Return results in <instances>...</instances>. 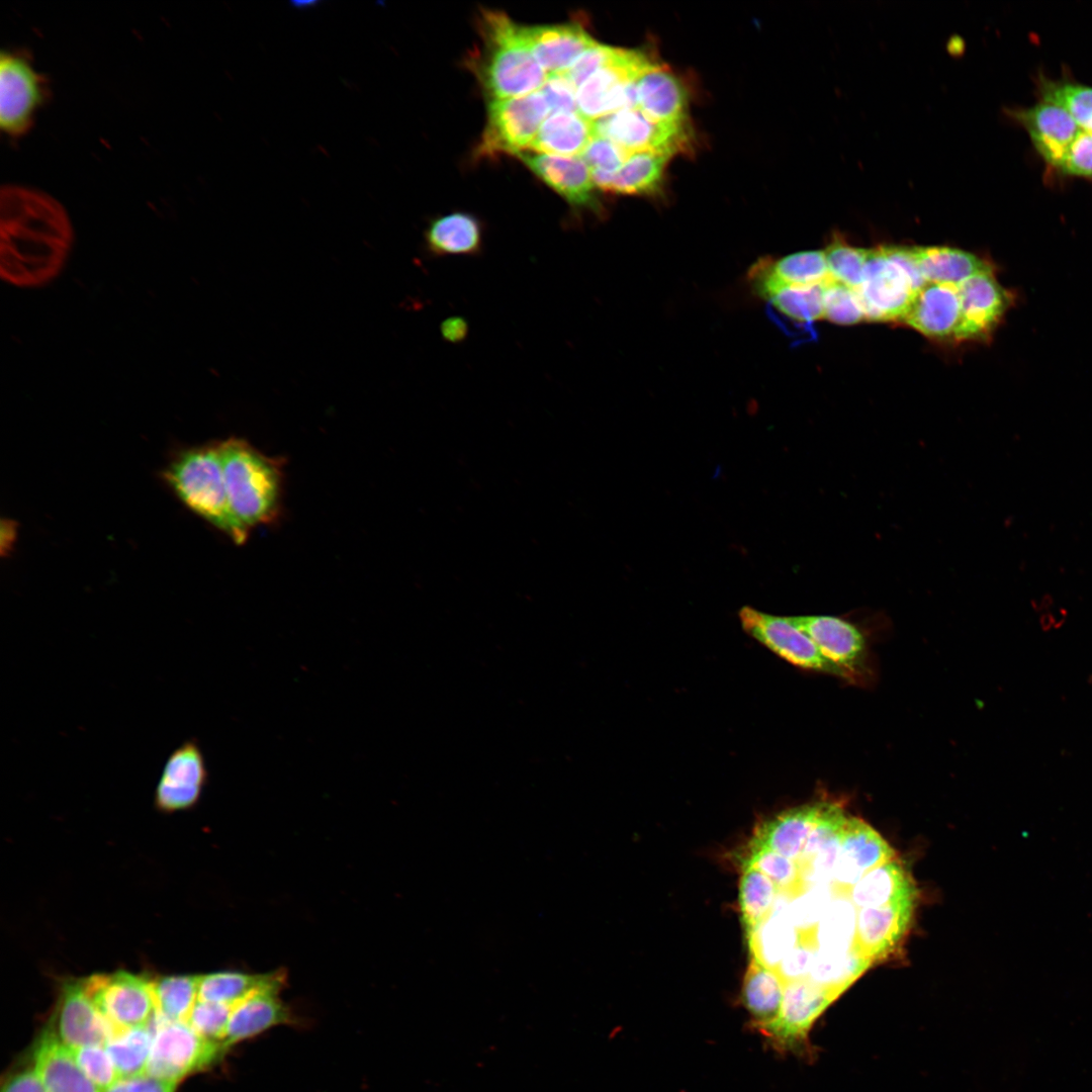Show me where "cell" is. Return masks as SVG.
Returning <instances> with one entry per match:
<instances>
[{
    "instance_id": "1",
    "label": "cell",
    "mask_w": 1092,
    "mask_h": 1092,
    "mask_svg": "<svg viewBox=\"0 0 1092 1092\" xmlns=\"http://www.w3.org/2000/svg\"><path fill=\"white\" fill-rule=\"evenodd\" d=\"M481 44L467 65L490 100L536 92L548 74L533 57L520 25L499 11L482 10L478 18Z\"/></svg>"
},
{
    "instance_id": "2",
    "label": "cell",
    "mask_w": 1092,
    "mask_h": 1092,
    "mask_svg": "<svg viewBox=\"0 0 1092 1092\" xmlns=\"http://www.w3.org/2000/svg\"><path fill=\"white\" fill-rule=\"evenodd\" d=\"M229 506L248 533L281 515L283 459L269 457L243 438L218 443Z\"/></svg>"
},
{
    "instance_id": "3",
    "label": "cell",
    "mask_w": 1092,
    "mask_h": 1092,
    "mask_svg": "<svg viewBox=\"0 0 1092 1092\" xmlns=\"http://www.w3.org/2000/svg\"><path fill=\"white\" fill-rule=\"evenodd\" d=\"M163 476L189 510L236 544L247 541L249 534L235 520L229 506L218 443L179 452Z\"/></svg>"
},
{
    "instance_id": "4",
    "label": "cell",
    "mask_w": 1092,
    "mask_h": 1092,
    "mask_svg": "<svg viewBox=\"0 0 1092 1092\" xmlns=\"http://www.w3.org/2000/svg\"><path fill=\"white\" fill-rule=\"evenodd\" d=\"M924 284L911 247L881 246L869 250L863 279L856 289L867 321H902Z\"/></svg>"
},
{
    "instance_id": "5",
    "label": "cell",
    "mask_w": 1092,
    "mask_h": 1092,
    "mask_svg": "<svg viewBox=\"0 0 1092 1092\" xmlns=\"http://www.w3.org/2000/svg\"><path fill=\"white\" fill-rule=\"evenodd\" d=\"M153 1042L145 1074L178 1082L216 1062L225 1053L220 1043L207 1040L185 1021H171L157 1010L147 1024Z\"/></svg>"
},
{
    "instance_id": "6",
    "label": "cell",
    "mask_w": 1092,
    "mask_h": 1092,
    "mask_svg": "<svg viewBox=\"0 0 1092 1092\" xmlns=\"http://www.w3.org/2000/svg\"><path fill=\"white\" fill-rule=\"evenodd\" d=\"M829 991L809 981L787 984L778 1016L763 1024L748 1026L758 1032L777 1053L810 1058L809 1040L816 1020L836 1000Z\"/></svg>"
},
{
    "instance_id": "7",
    "label": "cell",
    "mask_w": 1092,
    "mask_h": 1092,
    "mask_svg": "<svg viewBox=\"0 0 1092 1092\" xmlns=\"http://www.w3.org/2000/svg\"><path fill=\"white\" fill-rule=\"evenodd\" d=\"M49 81L35 70L25 50L0 55V127L9 138L30 130L39 108L48 101Z\"/></svg>"
},
{
    "instance_id": "8",
    "label": "cell",
    "mask_w": 1092,
    "mask_h": 1092,
    "mask_svg": "<svg viewBox=\"0 0 1092 1092\" xmlns=\"http://www.w3.org/2000/svg\"><path fill=\"white\" fill-rule=\"evenodd\" d=\"M653 64L640 51L617 49L611 62L578 87L577 111L596 120L624 108L637 107V80Z\"/></svg>"
},
{
    "instance_id": "9",
    "label": "cell",
    "mask_w": 1092,
    "mask_h": 1092,
    "mask_svg": "<svg viewBox=\"0 0 1092 1092\" xmlns=\"http://www.w3.org/2000/svg\"><path fill=\"white\" fill-rule=\"evenodd\" d=\"M549 113L540 91L516 98L490 100L477 158L518 155L529 149Z\"/></svg>"
},
{
    "instance_id": "10",
    "label": "cell",
    "mask_w": 1092,
    "mask_h": 1092,
    "mask_svg": "<svg viewBox=\"0 0 1092 1092\" xmlns=\"http://www.w3.org/2000/svg\"><path fill=\"white\" fill-rule=\"evenodd\" d=\"M97 1009L118 1028L144 1026L156 1011L152 981L126 972L95 974L82 979Z\"/></svg>"
},
{
    "instance_id": "11",
    "label": "cell",
    "mask_w": 1092,
    "mask_h": 1092,
    "mask_svg": "<svg viewBox=\"0 0 1092 1092\" xmlns=\"http://www.w3.org/2000/svg\"><path fill=\"white\" fill-rule=\"evenodd\" d=\"M746 633L780 657L801 668L852 678L829 661L791 617H778L744 607L739 613Z\"/></svg>"
},
{
    "instance_id": "12",
    "label": "cell",
    "mask_w": 1092,
    "mask_h": 1092,
    "mask_svg": "<svg viewBox=\"0 0 1092 1092\" xmlns=\"http://www.w3.org/2000/svg\"><path fill=\"white\" fill-rule=\"evenodd\" d=\"M595 135L610 140L629 154L658 152L670 156L689 143V126L656 122L639 108H624L594 120Z\"/></svg>"
},
{
    "instance_id": "13",
    "label": "cell",
    "mask_w": 1092,
    "mask_h": 1092,
    "mask_svg": "<svg viewBox=\"0 0 1092 1092\" xmlns=\"http://www.w3.org/2000/svg\"><path fill=\"white\" fill-rule=\"evenodd\" d=\"M958 291L961 321L954 340L961 341H988L1015 300L994 269L969 277L958 285Z\"/></svg>"
},
{
    "instance_id": "14",
    "label": "cell",
    "mask_w": 1092,
    "mask_h": 1092,
    "mask_svg": "<svg viewBox=\"0 0 1092 1092\" xmlns=\"http://www.w3.org/2000/svg\"><path fill=\"white\" fill-rule=\"evenodd\" d=\"M208 780L206 761L195 738L183 741L168 756L155 790L154 804L163 813L193 808Z\"/></svg>"
},
{
    "instance_id": "15",
    "label": "cell",
    "mask_w": 1092,
    "mask_h": 1092,
    "mask_svg": "<svg viewBox=\"0 0 1092 1092\" xmlns=\"http://www.w3.org/2000/svg\"><path fill=\"white\" fill-rule=\"evenodd\" d=\"M51 1026L67 1048L104 1046L111 1037L122 1030L106 1019L97 1009L87 995L82 979L64 982L54 1024Z\"/></svg>"
},
{
    "instance_id": "16",
    "label": "cell",
    "mask_w": 1092,
    "mask_h": 1092,
    "mask_svg": "<svg viewBox=\"0 0 1092 1092\" xmlns=\"http://www.w3.org/2000/svg\"><path fill=\"white\" fill-rule=\"evenodd\" d=\"M1009 114L1027 131L1033 147L1042 160L1058 170L1069 147L1083 130L1064 107L1045 100Z\"/></svg>"
},
{
    "instance_id": "17",
    "label": "cell",
    "mask_w": 1092,
    "mask_h": 1092,
    "mask_svg": "<svg viewBox=\"0 0 1092 1092\" xmlns=\"http://www.w3.org/2000/svg\"><path fill=\"white\" fill-rule=\"evenodd\" d=\"M915 901L916 898L880 907L859 908L853 948L873 964L889 957L910 927Z\"/></svg>"
},
{
    "instance_id": "18",
    "label": "cell",
    "mask_w": 1092,
    "mask_h": 1092,
    "mask_svg": "<svg viewBox=\"0 0 1092 1092\" xmlns=\"http://www.w3.org/2000/svg\"><path fill=\"white\" fill-rule=\"evenodd\" d=\"M754 292L768 299L781 290L830 280L824 251H804L778 260L761 259L748 274Z\"/></svg>"
},
{
    "instance_id": "19",
    "label": "cell",
    "mask_w": 1092,
    "mask_h": 1092,
    "mask_svg": "<svg viewBox=\"0 0 1092 1092\" xmlns=\"http://www.w3.org/2000/svg\"><path fill=\"white\" fill-rule=\"evenodd\" d=\"M893 858L895 851L878 831L861 819L848 816L832 880L851 891L866 874Z\"/></svg>"
},
{
    "instance_id": "20",
    "label": "cell",
    "mask_w": 1092,
    "mask_h": 1092,
    "mask_svg": "<svg viewBox=\"0 0 1092 1092\" xmlns=\"http://www.w3.org/2000/svg\"><path fill=\"white\" fill-rule=\"evenodd\" d=\"M821 653L853 677L866 658V639L851 623L831 616L791 617Z\"/></svg>"
},
{
    "instance_id": "21",
    "label": "cell",
    "mask_w": 1092,
    "mask_h": 1092,
    "mask_svg": "<svg viewBox=\"0 0 1092 1092\" xmlns=\"http://www.w3.org/2000/svg\"><path fill=\"white\" fill-rule=\"evenodd\" d=\"M516 156L572 206L594 208L598 205L592 171L580 157H560L526 151Z\"/></svg>"
},
{
    "instance_id": "22",
    "label": "cell",
    "mask_w": 1092,
    "mask_h": 1092,
    "mask_svg": "<svg viewBox=\"0 0 1092 1092\" xmlns=\"http://www.w3.org/2000/svg\"><path fill=\"white\" fill-rule=\"evenodd\" d=\"M533 57L548 74H561L596 42L579 23L520 25Z\"/></svg>"
},
{
    "instance_id": "23",
    "label": "cell",
    "mask_w": 1092,
    "mask_h": 1092,
    "mask_svg": "<svg viewBox=\"0 0 1092 1092\" xmlns=\"http://www.w3.org/2000/svg\"><path fill=\"white\" fill-rule=\"evenodd\" d=\"M961 321L958 285L926 283L915 294L901 322L924 336L954 339Z\"/></svg>"
},
{
    "instance_id": "24",
    "label": "cell",
    "mask_w": 1092,
    "mask_h": 1092,
    "mask_svg": "<svg viewBox=\"0 0 1092 1092\" xmlns=\"http://www.w3.org/2000/svg\"><path fill=\"white\" fill-rule=\"evenodd\" d=\"M637 108L652 120L688 126V96L680 81L664 66L653 64L638 78Z\"/></svg>"
},
{
    "instance_id": "25",
    "label": "cell",
    "mask_w": 1092,
    "mask_h": 1092,
    "mask_svg": "<svg viewBox=\"0 0 1092 1092\" xmlns=\"http://www.w3.org/2000/svg\"><path fill=\"white\" fill-rule=\"evenodd\" d=\"M32 1068L47 1092H102L82 1072L51 1025L34 1042Z\"/></svg>"
},
{
    "instance_id": "26",
    "label": "cell",
    "mask_w": 1092,
    "mask_h": 1092,
    "mask_svg": "<svg viewBox=\"0 0 1092 1092\" xmlns=\"http://www.w3.org/2000/svg\"><path fill=\"white\" fill-rule=\"evenodd\" d=\"M283 988L264 989L235 1004L222 1041L224 1051L271 1027L293 1023L291 1010L280 999Z\"/></svg>"
},
{
    "instance_id": "27",
    "label": "cell",
    "mask_w": 1092,
    "mask_h": 1092,
    "mask_svg": "<svg viewBox=\"0 0 1092 1092\" xmlns=\"http://www.w3.org/2000/svg\"><path fill=\"white\" fill-rule=\"evenodd\" d=\"M671 157L658 152L632 153L614 173L590 170L593 181L598 188L616 194H654L661 187Z\"/></svg>"
},
{
    "instance_id": "28",
    "label": "cell",
    "mask_w": 1092,
    "mask_h": 1092,
    "mask_svg": "<svg viewBox=\"0 0 1092 1092\" xmlns=\"http://www.w3.org/2000/svg\"><path fill=\"white\" fill-rule=\"evenodd\" d=\"M425 244L427 251L436 257L476 255L483 244L482 224L469 212H449L430 221Z\"/></svg>"
},
{
    "instance_id": "29",
    "label": "cell",
    "mask_w": 1092,
    "mask_h": 1092,
    "mask_svg": "<svg viewBox=\"0 0 1092 1092\" xmlns=\"http://www.w3.org/2000/svg\"><path fill=\"white\" fill-rule=\"evenodd\" d=\"M917 269L925 283L959 285L994 266L977 255L945 246L911 247Z\"/></svg>"
},
{
    "instance_id": "30",
    "label": "cell",
    "mask_w": 1092,
    "mask_h": 1092,
    "mask_svg": "<svg viewBox=\"0 0 1092 1092\" xmlns=\"http://www.w3.org/2000/svg\"><path fill=\"white\" fill-rule=\"evenodd\" d=\"M594 136V120L578 111L559 112L546 117L529 149L573 158L582 155Z\"/></svg>"
},
{
    "instance_id": "31",
    "label": "cell",
    "mask_w": 1092,
    "mask_h": 1092,
    "mask_svg": "<svg viewBox=\"0 0 1092 1092\" xmlns=\"http://www.w3.org/2000/svg\"><path fill=\"white\" fill-rule=\"evenodd\" d=\"M915 884L906 868L893 858L866 874L851 889L850 900L857 908L880 907L915 899Z\"/></svg>"
},
{
    "instance_id": "32",
    "label": "cell",
    "mask_w": 1092,
    "mask_h": 1092,
    "mask_svg": "<svg viewBox=\"0 0 1092 1092\" xmlns=\"http://www.w3.org/2000/svg\"><path fill=\"white\" fill-rule=\"evenodd\" d=\"M284 971L250 974L239 971H220L199 976L198 999L234 1006L245 998L264 989L283 988Z\"/></svg>"
},
{
    "instance_id": "33",
    "label": "cell",
    "mask_w": 1092,
    "mask_h": 1092,
    "mask_svg": "<svg viewBox=\"0 0 1092 1092\" xmlns=\"http://www.w3.org/2000/svg\"><path fill=\"white\" fill-rule=\"evenodd\" d=\"M873 963L855 948L839 952L817 951L807 981L838 998Z\"/></svg>"
},
{
    "instance_id": "34",
    "label": "cell",
    "mask_w": 1092,
    "mask_h": 1092,
    "mask_svg": "<svg viewBox=\"0 0 1092 1092\" xmlns=\"http://www.w3.org/2000/svg\"><path fill=\"white\" fill-rule=\"evenodd\" d=\"M784 986L771 972L748 964L741 989L744 1008L750 1014L748 1026L774 1020L781 1009Z\"/></svg>"
},
{
    "instance_id": "35",
    "label": "cell",
    "mask_w": 1092,
    "mask_h": 1092,
    "mask_svg": "<svg viewBox=\"0 0 1092 1092\" xmlns=\"http://www.w3.org/2000/svg\"><path fill=\"white\" fill-rule=\"evenodd\" d=\"M855 908L851 900L830 901L814 931L816 952H839L853 947L857 913Z\"/></svg>"
},
{
    "instance_id": "36",
    "label": "cell",
    "mask_w": 1092,
    "mask_h": 1092,
    "mask_svg": "<svg viewBox=\"0 0 1092 1092\" xmlns=\"http://www.w3.org/2000/svg\"><path fill=\"white\" fill-rule=\"evenodd\" d=\"M153 1042L148 1025L125 1028L104 1045L120 1078L145 1074Z\"/></svg>"
},
{
    "instance_id": "37",
    "label": "cell",
    "mask_w": 1092,
    "mask_h": 1092,
    "mask_svg": "<svg viewBox=\"0 0 1092 1092\" xmlns=\"http://www.w3.org/2000/svg\"><path fill=\"white\" fill-rule=\"evenodd\" d=\"M156 1010L171 1021H187L198 999L199 976L177 975L152 981Z\"/></svg>"
},
{
    "instance_id": "38",
    "label": "cell",
    "mask_w": 1092,
    "mask_h": 1092,
    "mask_svg": "<svg viewBox=\"0 0 1092 1092\" xmlns=\"http://www.w3.org/2000/svg\"><path fill=\"white\" fill-rule=\"evenodd\" d=\"M1040 100L1056 103L1075 118L1085 131L1092 134V87L1071 80L1050 79L1040 75L1036 80Z\"/></svg>"
},
{
    "instance_id": "39",
    "label": "cell",
    "mask_w": 1092,
    "mask_h": 1092,
    "mask_svg": "<svg viewBox=\"0 0 1092 1092\" xmlns=\"http://www.w3.org/2000/svg\"><path fill=\"white\" fill-rule=\"evenodd\" d=\"M1 245L8 247L23 261L62 265L69 250L58 242L33 235L13 223H1Z\"/></svg>"
},
{
    "instance_id": "40",
    "label": "cell",
    "mask_w": 1092,
    "mask_h": 1092,
    "mask_svg": "<svg viewBox=\"0 0 1092 1092\" xmlns=\"http://www.w3.org/2000/svg\"><path fill=\"white\" fill-rule=\"evenodd\" d=\"M826 283L787 288L774 294L767 300L777 310L790 318L803 323L814 322L823 318Z\"/></svg>"
},
{
    "instance_id": "41",
    "label": "cell",
    "mask_w": 1092,
    "mask_h": 1092,
    "mask_svg": "<svg viewBox=\"0 0 1092 1092\" xmlns=\"http://www.w3.org/2000/svg\"><path fill=\"white\" fill-rule=\"evenodd\" d=\"M824 253L830 279L857 289L863 279L869 250L834 240Z\"/></svg>"
},
{
    "instance_id": "42",
    "label": "cell",
    "mask_w": 1092,
    "mask_h": 1092,
    "mask_svg": "<svg viewBox=\"0 0 1092 1092\" xmlns=\"http://www.w3.org/2000/svg\"><path fill=\"white\" fill-rule=\"evenodd\" d=\"M823 318L838 325H853L866 321L856 289L830 279L824 289Z\"/></svg>"
},
{
    "instance_id": "43",
    "label": "cell",
    "mask_w": 1092,
    "mask_h": 1092,
    "mask_svg": "<svg viewBox=\"0 0 1092 1092\" xmlns=\"http://www.w3.org/2000/svg\"><path fill=\"white\" fill-rule=\"evenodd\" d=\"M232 1009L229 1004L197 999L186 1022L203 1038L222 1045Z\"/></svg>"
},
{
    "instance_id": "44",
    "label": "cell",
    "mask_w": 1092,
    "mask_h": 1092,
    "mask_svg": "<svg viewBox=\"0 0 1092 1092\" xmlns=\"http://www.w3.org/2000/svg\"><path fill=\"white\" fill-rule=\"evenodd\" d=\"M82 1072L101 1090L113 1085L120 1076L104 1046L68 1048Z\"/></svg>"
},
{
    "instance_id": "45",
    "label": "cell",
    "mask_w": 1092,
    "mask_h": 1092,
    "mask_svg": "<svg viewBox=\"0 0 1092 1092\" xmlns=\"http://www.w3.org/2000/svg\"><path fill=\"white\" fill-rule=\"evenodd\" d=\"M618 48H612L596 41L587 48L563 75L576 89L596 71L607 65L614 58Z\"/></svg>"
},
{
    "instance_id": "46",
    "label": "cell",
    "mask_w": 1092,
    "mask_h": 1092,
    "mask_svg": "<svg viewBox=\"0 0 1092 1092\" xmlns=\"http://www.w3.org/2000/svg\"><path fill=\"white\" fill-rule=\"evenodd\" d=\"M629 155L610 140L595 135L580 158L590 170L614 173L622 167Z\"/></svg>"
},
{
    "instance_id": "47",
    "label": "cell",
    "mask_w": 1092,
    "mask_h": 1092,
    "mask_svg": "<svg viewBox=\"0 0 1092 1092\" xmlns=\"http://www.w3.org/2000/svg\"><path fill=\"white\" fill-rule=\"evenodd\" d=\"M1057 172L1092 180V134L1084 129L1074 140Z\"/></svg>"
},
{
    "instance_id": "48",
    "label": "cell",
    "mask_w": 1092,
    "mask_h": 1092,
    "mask_svg": "<svg viewBox=\"0 0 1092 1092\" xmlns=\"http://www.w3.org/2000/svg\"><path fill=\"white\" fill-rule=\"evenodd\" d=\"M540 92L545 98L550 114L577 110L576 89L561 74L548 75Z\"/></svg>"
},
{
    "instance_id": "49",
    "label": "cell",
    "mask_w": 1092,
    "mask_h": 1092,
    "mask_svg": "<svg viewBox=\"0 0 1092 1092\" xmlns=\"http://www.w3.org/2000/svg\"><path fill=\"white\" fill-rule=\"evenodd\" d=\"M177 1083L152 1077L148 1074L120 1078L102 1092H174Z\"/></svg>"
},
{
    "instance_id": "50",
    "label": "cell",
    "mask_w": 1092,
    "mask_h": 1092,
    "mask_svg": "<svg viewBox=\"0 0 1092 1092\" xmlns=\"http://www.w3.org/2000/svg\"><path fill=\"white\" fill-rule=\"evenodd\" d=\"M1 1092H47L37 1074L32 1068H22L10 1074L4 1081Z\"/></svg>"
},
{
    "instance_id": "51",
    "label": "cell",
    "mask_w": 1092,
    "mask_h": 1092,
    "mask_svg": "<svg viewBox=\"0 0 1092 1092\" xmlns=\"http://www.w3.org/2000/svg\"><path fill=\"white\" fill-rule=\"evenodd\" d=\"M1 276L9 283L31 286L20 258L4 245H1Z\"/></svg>"
},
{
    "instance_id": "52",
    "label": "cell",
    "mask_w": 1092,
    "mask_h": 1092,
    "mask_svg": "<svg viewBox=\"0 0 1092 1092\" xmlns=\"http://www.w3.org/2000/svg\"><path fill=\"white\" fill-rule=\"evenodd\" d=\"M467 324L460 317H450L442 325L444 338L451 342H459L467 335Z\"/></svg>"
},
{
    "instance_id": "53",
    "label": "cell",
    "mask_w": 1092,
    "mask_h": 1092,
    "mask_svg": "<svg viewBox=\"0 0 1092 1092\" xmlns=\"http://www.w3.org/2000/svg\"><path fill=\"white\" fill-rule=\"evenodd\" d=\"M15 534H16L15 525L12 524V522L9 521V520L8 521H3L2 522L1 536L2 537L6 536L7 538L5 540L1 541L2 549L5 547V544L7 545L6 550L11 547V544L13 543V541L15 539Z\"/></svg>"
},
{
    "instance_id": "54",
    "label": "cell",
    "mask_w": 1092,
    "mask_h": 1092,
    "mask_svg": "<svg viewBox=\"0 0 1092 1092\" xmlns=\"http://www.w3.org/2000/svg\"><path fill=\"white\" fill-rule=\"evenodd\" d=\"M1040 626L1043 631H1049L1052 627H1055V620L1050 614H1044L1040 617Z\"/></svg>"
}]
</instances>
